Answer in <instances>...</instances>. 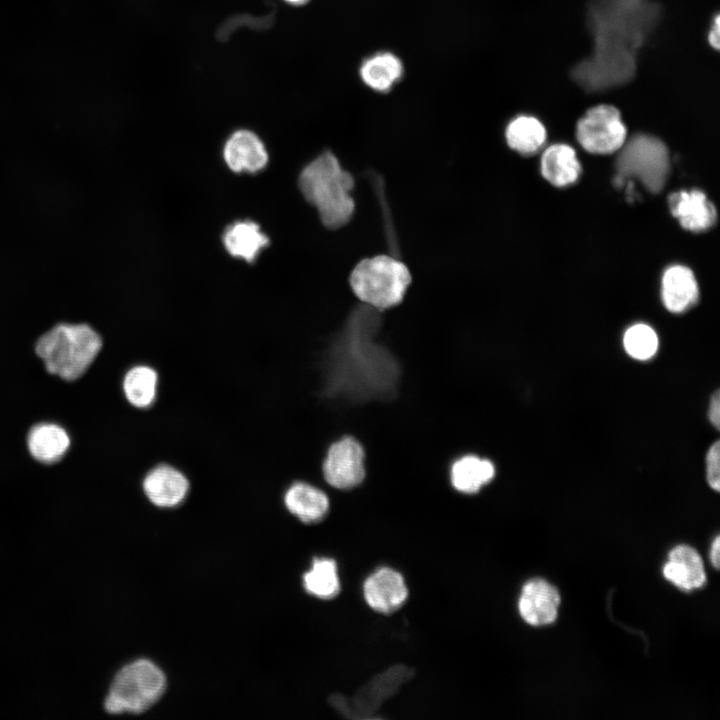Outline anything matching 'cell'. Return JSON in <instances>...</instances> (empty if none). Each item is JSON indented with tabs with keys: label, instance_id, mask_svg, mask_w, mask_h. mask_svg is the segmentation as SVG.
Instances as JSON below:
<instances>
[{
	"label": "cell",
	"instance_id": "e0dca14e",
	"mask_svg": "<svg viewBox=\"0 0 720 720\" xmlns=\"http://www.w3.org/2000/svg\"><path fill=\"white\" fill-rule=\"evenodd\" d=\"M662 300L673 313H681L694 305L698 299V285L693 272L680 265L668 268L662 278Z\"/></svg>",
	"mask_w": 720,
	"mask_h": 720
},
{
	"label": "cell",
	"instance_id": "f1b7e54d",
	"mask_svg": "<svg viewBox=\"0 0 720 720\" xmlns=\"http://www.w3.org/2000/svg\"><path fill=\"white\" fill-rule=\"evenodd\" d=\"M708 417H709L711 424L716 429H719V425H720V393L718 390L715 391L714 394L711 396L710 403H709V409H708Z\"/></svg>",
	"mask_w": 720,
	"mask_h": 720
},
{
	"label": "cell",
	"instance_id": "7c38bea8",
	"mask_svg": "<svg viewBox=\"0 0 720 720\" xmlns=\"http://www.w3.org/2000/svg\"><path fill=\"white\" fill-rule=\"evenodd\" d=\"M142 487L152 504L160 508H172L186 498L189 481L177 468L169 464H159L145 475Z\"/></svg>",
	"mask_w": 720,
	"mask_h": 720
},
{
	"label": "cell",
	"instance_id": "2e32d148",
	"mask_svg": "<svg viewBox=\"0 0 720 720\" xmlns=\"http://www.w3.org/2000/svg\"><path fill=\"white\" fill-rule=\"evenodd\" d=\"M222 243L227 253L247 263H254L269 243V237L255 221L245 219L229 224L223 234Z\"/></svg>",
	"mask_w": 720,
	"mask_h": 720
},
{
	"label": "cell",
	"instance_id": "6da1fadb",
	"mask_svg": "<svg viewBox=\"0 0 720 720\" xmlns=\"http://www.w3.org/2000/svg\"><path fill=\"white\" fill-rule=\"evenodd\" d=\"M663 7L656 0H589L585 24L588 55L571 71L586 92L623 88L642 69L644 50L660 25Z\"/></svg>",
	"mask_w": 720,
	"mask_h": 720
},
{
	"label": "cell",
	"instance_id": "4fadbf2b",
	"mask_svg": "<svg viewBox=\"0 0 720 720\" xmlns=\"http://www.w3.org/2000/svg\"><path fill=\"white\" fill-rule=\"evenodd\" d=\"M363 593L367 604L373 610L389 614L403 605L408 589L399 572L383 567L365 580Z\"/></svg>",
	"mask_w": 720,
	"mask_h": 720
},
{
	"label": "cell",
	"instance_id": "ac0fdd59",
	"mask_svg": "<svg viewBox=\"0 0 720 720\" xmlns=\"http://www.w3.org/2000/svg\"><path fill=\"white\" fill-rule=\"evenodd\" d=\"M287 510L305 523L321 521L329 510V499L319 488L306 482H295L284 494Z\"/></svg>",
	"mask_w": 720,
	"mask_h": 720
},
{
	"label": "cell",
	"instance_id": "9c48e42d",
	"mask_svg": "<svg viewBox=\"0 0 720 720\" xmlns=\"http://www.w3.org/2000/svg\"><path fill=\"white\" fill-rule=\"evenodd\" d=\"M325 481L340 490L360 485L365 476V451L361 443L351 436L333 442L322 464Z\"/></svg>",
	"mask_w": 720,
	"mask_h": 720
},
{
	"label": "cell",
	"instance_id": "cb8c5ba5",
	"mask_svg": "<svg viewBox=\"0 0 720 720\" xmlns=\"http://www.w3.org/2000/svg\"><path fill=\"white\" fill-rule=\"evenodd\" d=\"M158 373L148 365L130 368L123 379V392L128 402L140 409L149 408L157 395Z\"/></svg>",
	"mask_w": 720,
	"mask_h": 720
},
{
	"label": "cell",
	"instance_id": "5bb4252c",
	"mask_svg": "<svg viewBox=\"0 0 720 720\" xmlns=\"http://www.w3.org/2000/svg\"><path fill=\"white\" fill-rule=\"evenodd\" d=\"M668 204L673 216L687 230L700 232L715 224V207L699 190L675 192L668 197Z\"/></svg>",
	"mask_w": 720,
	"mask_h": 720
},
{
	"label": "cell",
	"instance_id": "83f0119b",
	"mask_svg": "<svg viewBox=\"0 0 720 720\" xmlns=\"http://www.w3.org/2000/svg\"><path fill=\"white\" fill-rule=\"evenodd\" d=\"M708 46L716 52L720 49V14L716 13L712 18L706 32Z\"/></svg>",
	"mask_w": 720,
	"mask_h": 720
},
{
	"label": "cell",
	"instance_id": "44dd1931",
	"mask_svg": "<svg viewBox=\"0 0 720 720\" xmlns=\"http://www.w3.org/2000/svg\"><path fill=\"white\" fill-rule=\"evenodd\" d=\"M27 445L31 455L42 463L58 461L67 451L70 439L66 431L51 423L34 426L29 432Z\"/></svg>",
	"mask_w": 720,
	"mask_h": 720
},
{
	"label": "cell",
	"instance_id": "7402d4cb",
	"mask_svg": "<svg viewBox=\"0 0 720 720\" xmlns=\"http://www.w3.org/2000/svg\"><path fill=\"white\" fill-rule=\"evenodd\" d=\"M402 74L401 60L390 52L377 53L367 58L360 67L362 81L378 92L390 90Z\"/></svg>",
	"mask_w": 720,
	"mask_h": 720
},
{
	"label": "cell",
	"instance_id": "5b68a950",
	"mask_svg": "<svg viewBox=\"0 0 720 720\" xmlns=\"http://www.w3.org/2000/svg\"><path fill=\"white\" fill-rule=\"evenodd\" d=\"M355 296L374 308L387 309L399 304L411 282L407 266L388 255L361 260L349 278Z\"/></svg>",
	"mask_w": 720,
	"mask_h": 720
},
{
	"label": "cell",
	"instance_id": "ffe728a7",
	"mask_svg": "<svg viewBox=\"0 0 720 720\" xmlns=\"http://www.w3.org/2000/svg\"><path fill=\"white\" fill-rule=\"evenodd\" d=\"M541 172L551 184L562 187L572 184L578 179L581 166L572 147L555 144L544 151L541 159Z\"/></svg>",
	"mask_w": 720,
	"mask_h": 720
},
{
	"label": "cell",
	"instance_id": "8992f818",
	"mask_svg": "<svg viewBox=\"0 0 720 720\" xmlns=\"http://www.w3.org/2000/svg\"><path fill=\"white\" fill-rule=\"evenodd\" d=\"M617 157L616 168L621 177H636L651 192H659L669 170L666 145L658 138L642 133L624 142Z\"/></svg>",
	"mask_w": 720,
	"mask_h": 720
},
{
	"label": "cell",
	"instance_id": "d4e9b609",
	"mask_svg": "<svg viewBox=\"0 0 720 720\" xmlns=\"http://www.w3.org/2000/svg\"><path fill=\"white\" fill-rule=\"evenodd\" d=\"M305 590L320 599H332L340 591L337 564L330 558H315L311 569L303 575Z\"/></svg>",
	"mask_w": 720,
	"mask_h": 720
},
{
	"label": "cell",
	"instance_id": "277c9868",
	"mask_svg": "<svg viewBox=\"0 0 720 720\" xmlns=\"http://www.w3.org/2000/svg\"><path fill=\"white\" fill-rule=\"evenodd\" d=\"M166 678L152 661L138 659L124 665L113 677L104 699L110 714H139L163 695Z\"/></svg>",
	"mask_w": 720,
	"mask_h": 720
},
{
	"label": "cell",
	"instance_id": "9a60e30c",
	"mask_svg": "<svg viewBox=\"0 0 720 720\" xmlns=\"http://www.w3.org/2000/svg\"><path fill=\"white\" fill-rule=\"evenodd\" d=\"M666 580L684 591L702 587L706 582L703 561L698 552L688 545H677L668 554L663 566Z\"/></svg>",
	"mask_w": 720,
	"mask_h": 720
},
{
	"label": "cell",
	"instance_id": "4dcf8cb0",
	"mask_svg": "<svg viewBox=\"0 0 720 720\" xmlns=\"http://www.w3.org/2000/svg\"><path fill=\"white\" fill-rule=\"evenodd\" d=\"M284 1L293 6H300V5H303L306 2H308L309 0H284Z\"/></svg>",
	"mask_w": 720,
	"mask_h": 720
},
{
	"label": "cell",
	"instance_id": "30bf717a",
	"mask_svg": "<svg viewBox=\"0 0 720 720\" xmlns=\"http://www.w3.org/2000/svg\"><path fill=\"white\" fill-rule=\"evenodd\" d=\"M223 159L232 172L255 174L267 166L269 155L256 133L238 129L225 141Z\"/></svg>",
	"mask_w": 720,
	"mask_h": 720
},
{
	"label": "cell",
	"instance_id": "8fae6325",
	"mask_svg": "<svg viewBox=\"0 0 720 720\" xmlns=\"http://www.w3.org/2000/svg\"><path fill=\"white\" fill-rule=\"evenodd\" d=\"M560 602L559 592L552 584L535 578L523 585L518 610L527 624L544 626L556 620Z\"/></svg>",
	"mask_w": 720,
	"mask_h": 720
},
{
	"label": "cell",
	"instance_id": "f546056e",
	"mask_svg": "<svg viewBox=\"0 0 720 720\" xmlns=\"http://www.w3.org/2000/svg\"><path fill=\"white\" fill-rule=\"evenodd\" d=\"M709 558L715 569L719 568L720 565V538L716 536L713 540L710 548Z\"/></svg>",
	"mask_w": 720,
	"mask_h": 720
},
{
	"label": "cell",
	"instance_id": "603a6c76",
	"mask_svg": "<svg viewBox=\"0 0 720 720\" xmlns=\"http://www.w3.org/2000/svg\"><path fill=\"white\" fill-rule=\"evenodd\" d=\"M505 136L508 145L513 150L530 155L543 146L547 133L543 123L536 117L519 115L509 122Z\"/></svg>",
	"mask_w": 720,
	"mask_h": 720
},
{
	"label": "cell",
	"instance_id": "d6986e66",
	"mask_svg": "<svg viewBox=\"0 0 720 720\" xmlns=\"http://www.w3.org/2000/svg\"><path fill=\"white\" fill-rule=\"evenodd\" d=\"M495 476L493 463L476 455H465L457 459L450 468L452 486L464 494L477 493Z\"/></svg>",
	"mask_w": 720,
	"mask_h": 720
},
{
	"label": "cell",
	"instance_id": "52a82bcc",
	"mask_svg": "<svg viewBox=\"0 0 720 720\" xmlns=\"http://www.w3.org/2000/svg\"><path fill=\"white\" fill-rule=\"evenodd\" d=\"M413 675V669L398 664L370 679L352 697L335 694L329 702L347 718L369 719Z\"/></svg>",
	"mask_w": 720,
	"mask_h": 720
},
{
	"label": "cell",
	"instance_id": "484cf974",
	"mask_svg": "<svg viewBox=\"0 0 720 720\" xmlns=\"http://www.w3.org/2000/svg\"><path fill=\"white\" fill-rule=\"evenodd\" d=\"M623 344L626 352L631 357L638 360H647L657 351L658 337L650 326L636 324L626 330Z\"/></svg>",
	"mask_w": 720,
	"mask_h": 720
},
{
	"label": "cell",
	"instance_id": "7a4b0ae2",
	"mask_svg": "<svg viewBox=\"0 0 720 720\" xmlns=\"http://www.w3.org/2000/svg\"><path fill=\"white\" fill-rule=\"evenodd\" d=\"M298 186L326 227L336 229L351 219L354 180L333 153L324 152L308 163L299 174Z\"/></svg>",
	"mask_w": 720,
	"mask_h": 720
},
{
	"label": "cell",
	"instance_id": "3957f363",
	"mask_svg": "<svg viewBox=\"0 0 720 720\" xmlns=\"http://www.w3.org/2000/svg\"><path fill=\"white\" fill-rule=\"evenodd\" d=\"M102 347L100 335L87 324H58L40 337L35 351L51 374L79 378Z\"/></svg>",
	"mask_w": 720,
	"mask_h": 720
},
{
	"label": "cell",
	"instance_id": "ba28073f",
	"mask_svg": "<svg viewBox=\"0 0 720 720\" xmlns=\"http://www.w3.org/2000/svg\"><path fill=\"white\" fill-rule=\"evenodd\" d=\"M626 136L621 111L608 103L589 107L576 124L577 140L590 153L609 154L620 150Z\"/></svg>",
	"mask_w": 720,
	"mask_h": 720
},
{
	"label": "cell",
	"instance_id": "4316f807",
	"mask_svg": "<svg viewBox=\"0 0 720 720\" xmlns=\"http://www.w3.org/2000/svg\"><path fill=\"white\" fill-rule=\"evenodd\" d=\"M706 478L710 487L720 489V443L716 441L706 454Z\"/></svg>",
	"mask_w": 720,
	"mask_h": 720
}]
</instances>
